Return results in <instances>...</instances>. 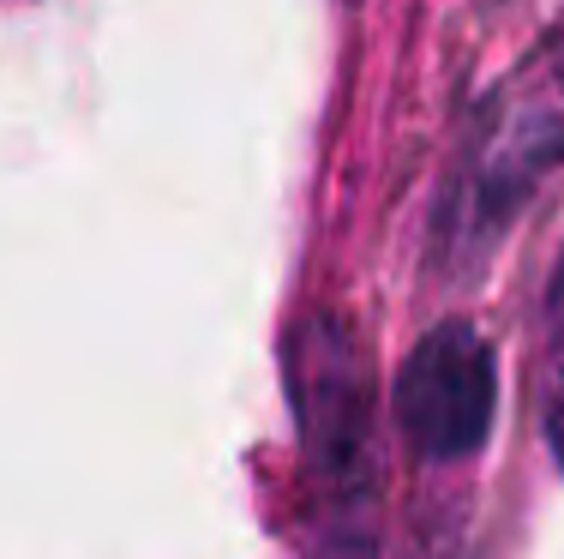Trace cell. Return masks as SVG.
<instances>
[{
	"instance_id": "6da1fadb",
	"label": "cell",
	"mask_w": 564,
	"mask_h": 559,
	"mask_svg": "<svg viewBox=\"0 0 564 559\" xmlns=\"http://www.w3.org/2000/svg\"><path fill=\"white\" fill-rule=\"evenodd\" d=\"M492 409H499V367L492 343L468 319L426 331L409 367L397 373V421L409 445L433 463L475 458L492 433Z\"/></svg>"
},
{
	"instance_id": "7a4b0ae2",
	"label": "cell",
	"mask_w": 564,
	"mask_h": 559,
	"mask_svg": "<svg viewBox=\"0 0 564 559\" xmlns=\"http://www.w3.org/2000/svg\"><path fill=\"white\" fill-rule=\"evenodd\" d=\"M546 439H553V451H558V463H564V343H558L553 379H546Z\"/></svg>"
}]
</instances>
